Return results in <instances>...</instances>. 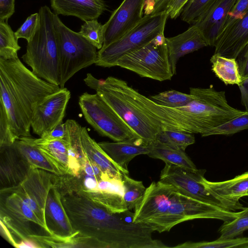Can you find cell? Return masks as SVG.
<instances>
[{
  "instance_id": "1",
  "label": "cell",
  "mask_w": 248,
  "mask_h": 248,
  "mask_svg": "<svg viewBox=\"0 0 248 248\" xmlns=\"http://www.w3.org/2000/svg\"><path fill=\"white\" fill-rule=\"evenodd\" d=\"M62 202L73 229L91 238L96 248H165L154 239L152 227L133 221L134 213L108 212L91 200L76 193L62 196Z\"/></svg>"
},
{
  "instance_id": "2",
  "label": "cell",
  "mask_w": 248,
  "mask_h": 248,
  "mask_svg": "<svg viewBox=\"0 0 248 248\" xmlns=\"http://www.w3.org/2000/svg\"><path fill=\"white\" fill-rule=\"evenodd\" d=\"M61 89L37 77L17 57L0 58V148L31 137L34 110L45 97Z\"/></svg>"
},
{
  "instance_id": "3",
  "label": "cell",
  "mask_w": 248,
  "mask_h": 248,
  "mask_svg": "<svg viewBox=\"0 0 248 248\" xmlns=\"http://www.w3.org/2000/svg\"><path fill=\"white\" fill-rule=\"evenodd\" d=\"M54 174L33 169L19 185L40 207L53 236L66 240L78 232L73 229L66 212L62 196L54 183Z\"/></svg>"
},
{
  "instance_id": "4",
  "label": "cell",
  "mask_w": 248,
  "mask_h": 248,
  "mask_svg": "<svg viewBox=\"0 0 248 248\" xmlns=\"http://www.w3.org/2000/svg\"><path fill=\"white\" fill-rule=\"evenodd\" d=\"M85 84L96 93L148 145L157 140L159 131L126 91L124 80L108 77L102 81L88 73Z\"/></svg>"
},
{
  "instance_id": "5",
  "label": "cell",
  "mask_w": 248,
  "mask_h": 248,
  "mask_svg": "<svg viewBox=\"0 0 248 248\" xmlns=\"http://www.w3.org/2000/svg\"><path fill=\"white\" fill-rule=\"evenodd\" d=\"M39 21L31 39L27 42L23 61L37 77L60 86L58 49L54 24V15L46 5L38 11Z\"/></svg>"
},
{
  "instance_id": "6",
  "label": "cell",
  "mask_w": 248,
  "mask_h": 248,
  "mask_svg": "<svg viewBox=\"0 0 248 248\" xmlns=\"http://www.w3.org/2000/svg\"><path fill=\"white\" fill-rule=\"evenodd\" d=\"M194 99L182 107L173 108L187 118L195 134L206 137L208 133L228 121L245 114L230 106L224 91L216 90L212 86L207 88H190Z\"/></svg>"
},
{
  "instance_id": "7",
  "label": "cell",
  "mask_w": 248,
  "mask_h": 248,
  "mask_svg": "<svg viewBox=\"0 0 248 248\" xmlns=\"http://www.w3.org/2000/svg\"><path fill=\"white\" fill-rule=\"evenodd\" d=\"M54 24L58 49L60 87L63 88L76 73L96 64L98 51L80 33L66 26L55 14Z\"/></svg>"
},
{
  "instance_id": "8",
  "label": "cell",
  "mask_w": 248,
  "mask_h": 248,
  "mask_svg": "<svg viewBox=\"0 0 248 248\" xmlns=\"http://www.w3.org/2000/svg\"><path fill=\"white\" fill-rule=\"evenodd\" d=\"M168 17L166 12L144 15L124 36L99 50L95 64L108 68L116 66L117 62L123 56L145 46L164 32Z\"/></svg>"
},
{
  "instance_id": "9",
  "label": "cell",
  "mask_w": 248,
  "mask_h": 248,
  "mask_svg": "<svg viewBox=\"0 0 248 248\" xmlns=\"http://www.w3.org/2000/svg\"><path fill=\"white\" fill-rule=\"evenodd\" d=\"M116 66L159 81L170 80L174 75L164 32L145 46L123 56Z\"/></svg>"
},
{
  "instance_id": "10",
  "label": "cell",
  "mask_w": 248,
  "mask_h": 248,
  "mask_svg": "<svg viewBox=\"0 0 248 248\" xmlns=\"http://www.w3.org/2000/svg\"><path fill=\"white\" fill-rule=\"evenodd\" d=\"M78 104L86 121L101 136L114 141L141 139L97 93H83Z\"/></svg>"
},
{
  "instance_id": "11",
  "label": "cell",
  "mask_w": 248,
  "mask_h": 248,
  "mask_svg": "<svg viewBox=\"0 0 248 248\" xmlns=\"http://www.w3.org/2000/svg\"><path fill=\"white\" fill-rule=\"evenodd\" d=\"M229 211L186 196L178 190L166 211L146 224L159 233L169 231L179 223L195 219L212 218L228 221Z\"/></svg>"
},
{
  "instance_id": "12",
  "label": "cell",
  "mask_w": 248,
  "mask_h": 248,
  "mask_svg": "<svg viewBox=\"0 0 248 248\" xmlns=\"http://www.w3.org/2000/svg\"><path fill=\"white\" fill-rule=\"evenodd\" d=\"M0 195V221L7 227L15 240L16 237L19 242L35 234L31 224L37 225L53 236L49 229L17 193L9 188L1 189Z\"/></svg>"
},
{
  "instance_id": "13",
  "label": "cell",
  "mask_w": 248,
  "mask_h": 248,
  "mask_svg": "<svg viewBox=\"0 0 248 248\" xmlns=\"http://www.w3.org/2000/svg\"><path fill=\"white\" fill-rule=\"evenodd\" d=\"M205 172V170L191 171L173 164L165 163L161 171L159 181L172 185L186 196L228 210L202 184L201 178Z\"/></svg>"
},
{
  "instance_id": "14",
  "label": "cell",
  "mask_w": 248,
  "mask_h": 248,
  "mask_svg": "<svg viewBox=\"0 0 248 248\" xmlns=\"http://www.w3.org/2000/svg\"><path fill=\"white\" fill-rule=\"evenodd\" d=\"M71 93L66 88L45 97L36 107L32 117L31 127L41 138L47 136L62 123Z\"/></svg>"
},
{
  "instance_id": "15",
  "label": "cell",
  "mask_w": 248,
  "mask_h": 248,
  "mask_svg": "<svg viewBox=\"0 0 248 248\" xmlns=\"http://www.w3.org/2000/svg\"><path fill=\"white\" fill-rule=\"evenodd\" d=\"M145 0H124L104 24L106 47L137 26L143 18Z\"/></svg>"
},
{
  "instance_id": "16",
  "label": "cell",
  "mask_w": 248,
  "mask_h": 248,
  "mask_svg": "<svg viewBox=\"0 0 248 248\" xmlns=\"http://www.w3.org/2000/svg\"><path fill=\"white\" fill-rule=\"evenodd\" d=\"M248 45V10L241 18L229 16L214 46V54L236 59Z\"/></svg>"
},
{
  "instance_id": "17",
  "label": "cell",
  "mask_w": 248,
  "mask_h": 248,
  "mask_svg": "<svg viewBox=\"0 0 248 248\" xmlns=\"http://www.w3.org/2000/svg\"><path fill=\"white\" fill-rule=\"evenodd\" d=\"M201 182L205 189L228 210L235 212L245 208L239 200L247 196L248 192V171L232 179L221 182L208 181L202 175Z\"/></svg>"
},
{
  "instance_id": "18",
  "label": "cell",
  "mask_w": 248,
  "mask_h": 248,
  "mask_svg": "<svg viewBox=\"0 0 248 248\" xmlns=\"http://www.w3.org/2000/svg\"><path fill=\"white\" fill-rule=\"evenodd\" d=\"M0 189L20 184L32 169L13 144L0 148Z\"/></svg>"
},
{
  "instance_id": "19",
  "label": "cell",
  "mask_w": 248,
  "mask_h": 248,
  "mask_svg": "<svg viewBox=\"0 0 248 248\" xmlns=\"http://www.w3.org/2000/svg\"><path fill=\"white\" fill-rule=\"evenodd\" d=\"M238 0H217L193 25L202 32L208 46H213Z\"/></svg>"
},
{
  "instance_id": "20",
  "label": "cell",
  "mask_w": 248,
  "mask_h": 248,
  "mask_svg": "<svg viewBox=\"0 0 248 248\" xmlns=\"http://www.w3.org/2000/svg\"><path fill=\"white\" fill-rule=\"evenodd\" d=\"M166 42L173 75L176 74L177 63L181 57L208 46L202 32L194 25L176 36L166 37Z\"/></svg>"
},
{
  "instance_id": "21",
  "label": "cell",
  "mask_w": 248,
  "mask_h": 248,
  "mask_svg": "<svg viewBox=\"0 0 248 248\" xmlns=\"http://www.w3.org/2000/svg\"><path fill=\"white\" fill-rule=\"evenodd\" d=\"M118 169L126 174H129L128 165L135 156L149 153V145H146L142 139L98 143Z\"/></svg>"
},
{
  "instance_id": "22",
  "label": "cell",
  "mask_w": 248,
  "mask_h": 248,
  "mask_svg": "<svg viewBox=\"0 0 248 248\" xmlns=\"http://www.w3.org/2000/svg\"><path fill=\"white\" fill-rule=\"evenodd\" d=\"M54 14L76 16L83 21L97 19L106 10L104 0H50Z\"/></svg>"
},
{
  "instance_id": "23",
  "label": "cell",
  "mask_w": 248,
  "mask_h": 248,
  "mask_svg": "<svg viewBox=\"0 0 248 248\" xmlns=\"http://www.w3.org/2000/svg\"><path fill=\"white\" fill-rule=\"evenodd\" d=\"M28 140L37 146L57 167L62 175L70 174L69 164V141L66 135L59 140H47L42 138L27 137Z\"/></svg>"
},
{
  "instance_id": "24",
  "label": "cell",
  "mask_w": 248,
  "mask_h": 248,
  "mask_svg": "<svg viewBox=\"0 0 248 248\" xmlns=\"http://www.w3.org/2000/svg\"><path fill=\"white\" fill-rule=\"evenodd\" d=\"M81 141L84 151L103 173L110 178L122 180L123 172L111 160L105 152L89 135L86 127H82Z\"/></svg>"
},
{
  "instance_id": "25",
  "label": "cell",
  "mask_w": 248,
  "mask_h": 248,
  "mask_svg": "<svg viewBox=\"0 0 248 248\" xmlns=\"http://www.w3.org/2000/svg\"><path fill=\"white\" fill-rule=\"evenodd\" d=\"M14 146L28 161L31 169H39L58 175L62 173L57 167L27 137H21L14 143Z\"/></svg>"
},
{
  "instance_id": "26",
  "label": "cell",
  "mask_w": 248,
  "mask_h": 248,
  "mask_svg": "<svg viewBox=\"0 0 248 248\" xmlns=\"http://www.w3.org/2000/svg\"><path fill=\"white\" fill-rule=\"evenodd\" d=\"M148 155L152 158L163 160L191 171L198 169L185 151L172 148L156 140L149 144Z\"/></svg>"
},
{
  "instance_id": "27",
  "label": "cell",
  "mask_w": 248,
  "mask_h": 248,
  "mask_svg": "<svg viewBox=\"0 0 248 248\" xmlns=\"http://www.w3.org/2000/svg\"><path fill=\"white\" fill-rule=\"evenodd\" d=\"M210 62L212 71L226 85L238 86L242 82L236 59L213 54Z\"/></svg>"
},
{
  "instance_id": "28",
  "label": "cell",
  "mask_w": 248,
  "mask_h": 248,
  "mask_svg": "<svg viewBox=\"0 0 248 248\" xmlns=\"http://www.w3.org/2000/svg\"><path fill=\"white\" fill-rule=\"evenodd\" d=\"M76 193L91 200L110 213H120L128 210L123 195L118 193L96 190Z\"/></svg>"
},
{
  "instance_id": "29",
  "label": "cell",
  "mask_w": 248,
  "mask_h": 248,
  "mask_svg": "<svg viewBox=\"0 0 248 248\" xmlns=\"http://www.w3.org/2000/svg\"><path fill=\"white\" fill-rule=\"evenodd\" d=\"M20 48L18 39L7 21L0 20V58H17V52Z\"/></svg>"
},
{
  "instance_id": "30",
  "label": "cell",
  "mask_w": 248,
  "mask_h": 248,
  "mask_svg": "<svg viewBox=\"0 0 248 248\" xmlns=\"http://www.w3.org/2000/svg\"><path fill=\"white\" fill-rule=\"evenodd\" d=\"M122 183L124 187L123 198L128 210L134 208L143 197L146 188L142 181L130 178L123 173Z\"/></svg>"
},
{
  "instance_id": "31",
  "label": "cell",
  "mask_w": 248,
  "mask_h": 248,
  "mask_svg": "<svg viewBox=\"0 0 248 248\" xmlns=\"http://www.w3.org/2000/svg\"><path fill=\"white\" fill-rule=\"evenodd\" d=\"M194 95L191 93L186 94L171 90L152 95L150 98L159 105L177 108L187 105L194 99Z\"/></svg>"
},
{
  "instance_id": "32",
  "label": "cell",
  "mask_w": 248,
  "mask_h": 248,
  "mask_svg": "<svg viewBox=\"0 0 248 248\" xmlns=\"http://www.w3.org/2000/svg\"><path fill=\"white\" fill-rule=\"evenodd\" d=\"M157 140L172 148L183 151L195 142L193 134L171 130L161 131Z\"/></svg>"
},
{
  "instance_id": "33",
  "label": "cell",
  "mask_w": 248,
  "mask_h": 248,
  "mask_svg": "<svg viewBox=\"0 0 248 248\" xmlns=\"http://www.w3.org/2000/svg\"><path fill=\"white\" fill-rule=\"evenodd\" d=\"M248 230V207L240 212L235 219L224 222L218 232L219 238L231 239L237 237Z\"/></svg>"
},
{
  "instance_id": "34",
  "label": "cell",
  "mask_w": 248,
  "mask_h": 248,
  "mask_svg": "<svg viewBox=\"0 0 248 248\" xmlns=\"http://www.w3.org/2000/svg\"><path fill=\"white\" fill-rule=\"evenodd\" d=\"M248 243V237H237L231 239H221L213 241L198 242H186L172 247L176 248H239Z\"/></svg>"
},
{
  "instance_id": "35",
  "label": "cell",
  "mask_w": 248,
  "mask_h": 248,
  "mask_svg": "<svg viewBox=\"0 0 248 248\" xmlns=\"http://www.w3.org/2000/svg\"><path fill=\"white\" fill-rule=\"evenodd\" d=\"M217 0H188L181 13L182 20L194 24Z\"/></svg>"
},
{
  "instance_id": "36",
  "label": "cell",
  "mask_w": 248,
  "mask_h": 248,
  "mask_svg": "<svg viewBox=\"0 0 248 248\" xmlns=\"http://www.w3.org/2000/svg\"><path fill=\"white\" fill-rule=\"evenodd\" d=\"M78 32L97 49H100L102 47L104 41V27L97 19L85 21Z\"/></svg>"
},
{
  "instance_id": "37",
  "label": "cell",
  "mask_w": 248,
  "mask_h": 248,
  "mask_svg": "<svg viewBox=\"0 0 248 248\" xmlns=\"http://www.w3.org/2000/svg\"><path fill=\"white\" fill-rule=\"evenodd\" d=\"M248 129V110L228 122L214 128L206 136L214 135H230Z\"/></svg>"
},
{
  "instance_id": "38",
  "label": "cell",
  "mask_w": 248,
  "mask_h": 248,
  "mask_svg": "<svg viewBox=\"0 0 248 248\" xmlns=\"http://www.w3.org/2000/svg\"><path fill=\"white\" fill-rule=\"evenodd\" d=\"M39 21L38 12L31 15L22 24V25L15 32L17 38H23L29 41L35 33Z\"/></svg>"
},
{
  "instance_id": "39",
  "label": "cell",
  "mask_w": 248,
  "mask_h": 248,
  "mask_svg": "<svg viewBox=\"0 0 248 248\" xmlns=\"http://www.w3.org/2000/svg\"><path fill=\"white\" fill-rule=\"evenodd\" d=\"M170 1L171 0H145L144 7V15L166 12Z\"/></svg>"
},
{
  "instance_id": "40",
  "label": "cell",
  "mask_w": 248,
  "mask_h": 248,
  "mask_svg": "<svg viewBox=\"0 0 248 248\" xmlns=\"http://www.w3.org/2000/svg\"><path fill=\"white\" fill-rule=\"evenodd\" d=\"M15 12V0H0V20L8 21Z\"/></svg>"
},
{
  "instance_id": "41",
  "label": "cell",
  "mask_w": 248,
  "mask_h": 248,
  "mask_svg": "<svg viewBox=\"0 0 248 248\" xmlns=\"http://www.w3.org/2000/svg\"><path fill=\"white\" fill-rule=\"evenodd\" d=\"M237 61L242 80L248 79V45L238 56Z\"/></svg>"
},
{
  "instance_id": "42",
  "label": "cell",
  "mask_w": 248,
  "mask_h": 248,
  "mask_svg": "<svg viewBox=\"0 0 248 248\" xmlns=\"http://www.w3.org/2000/svg\"><path fill=\"white\" fill-rule=\"evenodd\" d=\"M82 170L89 175L93 176L100 180L103 172L100 169L93 161H92L85 153L82 163Z\"/></svg>"
},
{
  "instance_id": "43",
  "label": "cell",
  "mask_w": 248,
  "mask_h": 248,
  "mask_svg": "<svg viewBox=\"0 0 248 248\" xmlns=\"http://www.w3.org/2000/svg\"><path fill=\"white\" fill-rule=\"evenodd\" d=\"M188 0H171L166 11L169 17L171 19L177 18L181 14L184 6Z\"/></svg>"
},
{
  "instance_id": "44",
  "label": "cell",
  "mask_w": 248,
  "mask_h": 248,
  "mask_svg": "<svg viewBox=\"0 0 248 248\" xmlns=\"http://www.w3.org/2000/svg\"><path fill=\"white\" fill-rule=\"evenodd\" d=\"M248 10V0H238L229 13V16L233 18H241Z\"/></svg>"
},
{
  "instance_id": "45",
  "label": "cell",
  "mask_w": 248,
  "mask_h": 248,
  "mask_svg": "<svg viewBox=\"0 0 248 248\" xmlns=\"http://www.w3.org/2000/svg\"><path fill=\"white\" fill-rule=\"evenodd\" d=\"M66 135V126L65 123H62L54 128L47 136L42 138L47 140H59L64 138Z\"/></svg>"
},
{
  "instance_id": "46",
  "label": "cell",
  "mask_w": 248,
  "mask_h": 248,
  "mask_svg": "<svg viewBox=\"0 0 248 248\" xmlns=\"http://www.w3.org/2000/svg\"><path fill=\"white\" fill-rule=\"evenodd\" d=\"M240 93L241 103L248 110V79L243 80L238 85Z\"/></svg>"
},
{
  "instance_id": "47",
  "label": "cell",
  "mask_w": 248,
  "mask_h": 248,
  "mask_svg": "<svg viewBox=\"0 0 248 248\" xmlns=\"http://www.w3.org/2000/svg\"><path fill=\"white\" fill-rule=\"evenodd\" d=\"M17 248H42L41 245L31 238L23 239L18 242L16 246Z\"/></svg>"
},
{
  "instance_id": "48",
  "label": "cell",
  "mask_w": 248,
  "mask_h": 248,
  "mask_svg": "<svg viewBox=\"0 0 248 248\" xmlns=\"http://www.w3.org/2000/svg\"><path fill=\"white\" fill-rule=\"evenodd\" d=\"M240 248H248V243L241 246Z\"/></svg>"
},
{
  "instance_id": "49",
  "label": "cell",
  "mask_w": 248,
  "mask_h": 248,
  "mask_svg": "<svg viewBox=\"0 0 248 248\" xmlns=\"http://www.w3.org/2000/svg\"><path fill=\"white\" fill-rule=\"evenodd\" d=\"M247 196H248V192L247 193Z\"/></svg>"
}]
</instances>
